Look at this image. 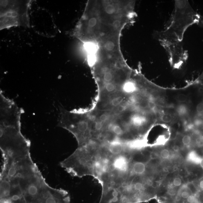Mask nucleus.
I'll use <instances>...</instances> for the list:
<instances>
[{"label":"nucleus","instance_id":"7","mask_svg":"<svg viewBox=\"0 0 203 203\" xmlns=\"http://www.w3.org/2000/svg\"><path fill=\"white\" fill-rule=\"evenodd\" d=\"M187 99V96L183 94H179V95H177V101L180 102H181V103L186 102Z\"/></svg>","mask_w":203,"mask_h":203},{"label":"nucleus","instance_id":"8","mask_svg":"<svg viewBox=\"0 0 203 203\" xmlns=\"http://www.w3.org/2000/svg\"><path fill=\"white\" fill-rule=\"evenodd\" d=\"M191 138L189 135H185L182 139V142H183V144L185 145H189L191 143Z\"/></svg>","mask_w":203,"mask_h":203},{"label":"nucleus","instance_id":"6","mask_svg":"<svg viewBox=\"0 0 203 203\" xmlns=\"http://www.w3.org/2000/svg\"><path fill=\"white\" fill-rule=\"evenodd\" d=\"M160 156L163 159H168L170 156V152L167 149H163L161 150L160 153Z\"/></svg>","mask_w":203,"mask_h":203},{"label":"nucleus","instance_id":"15","mask_svg":"<svg viewBox=\"0 0 203 203\" xmlns=\"http://www.w3.org/2000/svg\"><path fill=\"white\" fill-rule=\"evenodd\" d=\"M173 149L174 151L175 152H178L179 150V148L178 146L175 145V146H174L173 148Z\"/></svg>","mask_w":203,"mask_h":203},{"label":"nucleus","instance_id":"2","mask_svg":"<svg viewBox=\"0 0 203 203\" xmlns=\"http://www.w3.org/2000/svg\"><path fill=\"white\" fill-rule=\"evenodd\" d=\"M201 20V17L188 1H175V10L170 24L156 36L159 41L167 40L181 42L187 29L199 23Z\"/></svg>","mask_w":203,"mask_h":203},{"label":"nucleus","instance_id":"3","mask_svg":"<svg viewBox=\"0 0 203 203\" xmlns=\"http://www.w3.org/2000/svg\"><path fill=\"white\" fill-rule=\"evenodd\" d=\"M0 1L1 30L14 26L30 28L29 10L31 7V0Z\"/></svg>","mask_w":203,"mask_h":203},{"label":"nucleus","instance_id":"16","mask_svg":"<svg viewBox=\"0 0 203 203\" xmlns=\"http://www.w3.org/2000/svg\"><path fill=\"white\" fill-rule=\"evenodd\" d=\"M199 165L203 169V157L201 158L200 162L199 163Z\"/></svg>","mask_w":203,"mask_h":203},{"label":"nucleus","instance_id":"14","mask_svg":"<svg viewBox=\"0 0 203 203\" xmlns=\"http://www.w3.org/2000/svg\"><path fill=\"white\" fill-rule=\"evenodd\" d=\"M197 142L198 144L200 145H203V140L202 138H198Z\"/></svg>","mask_w":203,"mask_h":203},{"label":"nucleus","instance_id":"1","mask_svg":"<svg viewBox=\"0 0 203 203\" xmlns=\"http://www.w3.org/2000/svg\"><path fill=\"white\" fill-rule=\"evenodd\" d=\"M134 1H89L73 31L85 44L121 34L135 18Z\"/></svg>","mask_w":203,"mask_h":203},{"label":"nucleus","instance_id":"18","mask_svg":"<svg viewBox=\"0 0 203 203\" xmlns=\"http://www.w3.org/2000/svg\"><path fill=\"white\" fill-rule=\"evenodd\" d=\"M163 170L165 172H167L168 171V169L167 168H164L163 169Z\"/></svg>","mask_w":203,"mask_h":203},{"label":"nucleus","instance_id":"12","mask_svg":"<svg viewBox=\"0 0 203 203\" xmlns=\"http://www.w3.org/2000/svg\"><path fill=\"white\" fill-rule=\"evenodd\" d=\"M148 106L151 109H154L155 107H156V104L150 101L148 102Z\"/></svg>","mask_w":203,"mask_h":203},{"label":"nucleus","instance_id":"10","mask_svg":"<svg viewBox=\"0 0 203 203\" xmlns=\"http://www.w3.org/2000/svg\"><path fill=\"white\" fill-rule=\"evenodd\" d=\"M182 183L181 179L178 177H176L174 179L173 183L174 186L175 187L180 186Z\"/></svg>","mask_w":203,"mask_h":203},{"label":"nucleus","instance_id":"13","mask_svg":"<svg viewBox=\"0 0 203 203\" xmlns=\"http://www.w3.org/2000/svg\"><path fill=\"white\" fill-rule=\"evenodd\" d=\"M199 186L200 189L203 191V180H201L200 181Z\"/></svg>","mask_w":203,"mask_h":203},{"label":"nucleus","instance_id":"11","mask_svg":"<svg viewBox=\"0 0 203 203\" xmlns=\"http://www.w3.org/2000/svg\"><path fill=\"white\" fill-rule=\"evenodd\" d=\"M196 110L198 113H202L203 112V103H200L196 107Z\"/></svg>","mask_w":203,"mask_h":203},{"label":"nucleus","instance_id":"17","mask_svg":"<svg viewBox=\"0 0 203 203\" xmlns=\"http://www.w3.org/2000/svg\"><path fill=\"white\" fill-rule=\"evenodd\" d=\"M198 92L199 93H203V88L202 87H199L198 89Z\"/></svg>","mask_w":203,"mask_h":203},{"label":"nucleus","instance_id":"4","mask_svg":"<svg viewBox=\"0 0 203 203\" xmlns=\"http://www.w3.org/2000/svg\"><path fill=\"white\" fill-rule=\"evenodd\" d=\"M159 41L167 53L169 61L173 66H180L188 59V52L184 49L181 42L167 40Z\"/></svg>","mask_w":203,"mask_h":203},{"label":"nucleus","instance_id":"5","mask_svg":"<svg viewBox=\"0 0 203 203\" xmlns=\"http://www.w3.org/2000/svg\"><path fill=\"white\" fill-rule=\"evenodd\" d=\"M200 156L196 152L192 151L188 153L187 156V161L196 164H199L201 159Z\"/></svg>","mask_w":203,"mask_h":203},{"label":"nucleus","instance_id":"9","mask_svg":"<svg viewBox=\"0 0 203 203\" xmlns=\"http://www.w3.org/2000/svg\"><path fill=\"white\" fill-rule=\"evenodd\" d=\"M162 121L164 123H168L170 122L172 120L171 116L170 115L167 114H164L161 117Z\"/></svg>","mask_w":203,"mask_h":203}]
</instances>
